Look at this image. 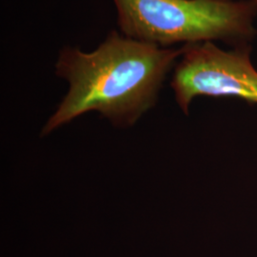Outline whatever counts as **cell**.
<instances>
[{"instance_id": "1", "label": "cell", "mask_w": 257, "mask_h": 257, "mask_svg": "<svg viewBox=\"0 0 257 257\" xmlns=\"http://www.w3.org/2000/svg\"><path fill=\"white\" fill-rule=\"evenodd\" d=\"M183 48H163L112 31L91 53L65 46L55 74L69 92L42 128V136L89 111H98L117 127L133 126L156 105L166 75Z\"/></svg>"}, {"instance_id": "3", "label": "cell", "mask_w": 257, "mask_h": 257, "mask_svg": "<svg viewBox=\"0 0 257 257\" xmlns=\"http://www.w3.org/2000/svg\"><path fill=\"white\" fill-rule=\"evenodd\" d=\"M182 48L172 88L186 114L191 102L199 95L231 96L257 104V71L249 45L225 51L213 42H199Z\"/></svg>"}, {"instance_id": "2", "label": "cell", "mask_w": 257, "mask_h": 257, "mask_svg": "<svg viewBox=\"0 0 257 257\" xmlns=\"http://www.w3.org/2000/svg\"><path fill=\"white\" fill-rule=\"evenodd\" d=\"M122 35L163 48L215 40L247 46L257 0H113Z\"/></svg>"}]
</instances>
